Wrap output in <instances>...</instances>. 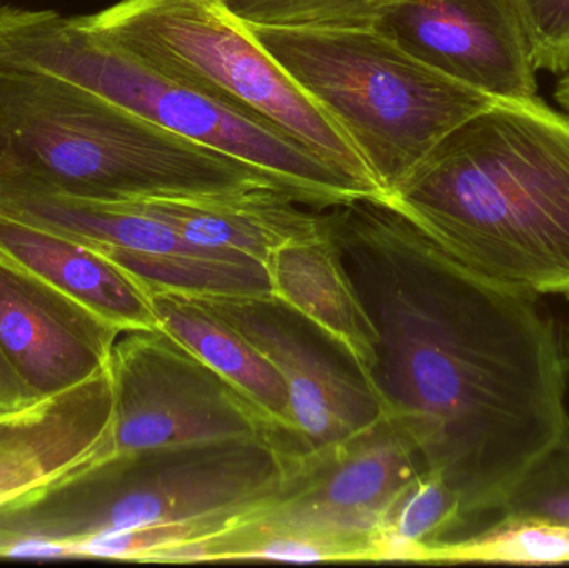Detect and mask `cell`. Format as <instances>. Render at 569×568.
I'll list each match as a JSON object with an SVG mask.
<instances>
[{"label": "cell", "mask_w": 569, "mask_h": 568, "mask_svg": "<svg viewBox=\"0 0 569 568\" xmlns=\"http://www.w3.org/2000/svg\"><path fill=\"white\" fill-rule=\"evenodd\" d=\"M320 217L378 332L385 416L457 494L465 536L569 440L560 333L537 296L465 266L387 199Z\"/></svg>", "instance_id": "cell-1"}, {"label": "cell", "mask_w": 569, "mask_h": 568, "mask_svg": "<svg viewBox=\"0 0 569 568\" xmlns=\"http://www.w3.org/2000/svg\"><path fill=\"white\" fill-rule=\"evenodd\" d=\"M387 200L470 269L569 300V116L538 96L475 113Z\"/></svg>", "instance_id": "cell-2"}, {"label": "cell", "mask_w": 569, "mask_h": 568, "mask_svg": "<svg viewBox=\"0 0 569 568\" xmlns=\"http://www.w3.org/2000/svg\"><path fill=\"white\" fill-rule=\"evenodd\" d=\"M0 189L97 202L210 199L282 183L47 73L0 67ZM293 197V196H291Z\"/></svg>", "instance_id": "cell-3"}, {"label": "cell", "mask_w": 569, "mask_h": 568, "mask_svg": "<svg viewBox=\"0 0 569 568\" xmlns=\"http://www.w3.org/2000/svg\"><path fill=\"white\" fill-rule=\"evenodd\" d=\"M0 67L47 73L160 129L262 170L317 210L368 196L310 150L123 52L53 10L0 7Z\"/></svg>", "instance_id": "cell-4"}, {"label": "cell", "mask_w": 569, "mask_h": 568, "mask_svg": "<svg viewBox=\"0 0 569 568\" xmlns=\"http://www.w3.org/2000/svg\"><path fill=\"white\" fill-rule=\"evenodd\" d=\"M287 464L270 439L222 440L119 454L0 509L7 542L72 544L179 524L230 527L280 490Z\"/></svg>", "instance_id": "cell-5"}, {"label": "cell", "mask_w": 569, "mask_h": 568, "mask_svg": "<svg viewBox=\"0 0 569 568\" xmlns=\"http://www.w3.org/2000/svg\"><path fill=\"white\" fill-rule=\"evenodd\" d=\"M247 30L347 133L385 199L497 100L421 62L378 26Z\"/></svg>", "instance_id": "cell-6"}, {"label": "cell", "mask_w": 569, "mask_h": 568, "mask_svg": "<svg viewBox=\"0 0 569 568\" xmlns=\"http://www.w3.org/2000/svg\"><path fill=\"white\" fill-rule=\"evenodd\" d=\"M163 76L282 130L375 199H385L341 127L219 0H120L79 17Z\"/></svg>", "instance_id": "cell-7"}, {"label": "cell", "mask_w": 569, "mask_h": 568, "mask_svg": "<svg viewBox=\"0 0 569 568\" xmlns=\"http://www.w3.org/2000/svg\"><path fill=\"white\" fill-rule=\"evenodd\" d=\"M109 372L112 430L93 464L159 447L239 439L273 442L272 426L260 410L160 329L120 333Z\"/></svg>", "instance_id": "cell-8"}, {"label": "cell", "mask_w": 569, "mask_h": 568, "mask_svg": "<svg viewBox=\"0 0 569 568\" xmlns=\"http://www.w3.org/2000/svg\"><path fill=\"white\" fill-rule=\"evenodd\" d=\"M196 299L242 333L287 383L291 437L284 462L331 449L383 419V403L350 349L290 303L273 293Z\"/></svg>", "instance_id": "cell-9"}, {"label": "cell", "mask_w": 569, "mask_h": 568, "mask_svg": "<svg viewBox=\"0 0 569 568\" xmlns=\"http://www.w3.org/2000/svg\"><path fill=\"white\" fill-rule=\"evenodd\" d=\"M421 470L410 440L385 416L343 444L287 464L277 496L243 520L340 544L357 562L378 560L385 512Z\"/></svg>", "instance_id": "cell-10"}, {"label": "cell", "mask_w": 569, "mask_h": 568, "mask_svg": "<svg viewBox=\"0 0 569 568\" xmlns=\"http://www.w3.org/2000/svg\"><path fill=\"white\" fill-rule=\"evenodd\" d=\"M377 26L421 62L493 99L538 96L515 0H413L388 9Z\"/></svg>", "instance_id": "cell-11"}, {"label": "cell", "mask_w": 569, "mask_h": 568, "mask_svg": "<svg viewBox=\"0 0 569 568\" xmlns=\"http://www.w3.org/2000/svg\"><path fill=\"white\" fill-rule=\"evenodd\" d=\"M120 330L0 253V349L37 399L109 366Z\"/></svg>", "instance_id": "cell-12"}, {"label": "cell", "mask_w": 569, "mask_h": 568, "mask_svg": "<svg viewBox=\"0 0 569 568\" xmlns=\"http://www.w3.org/2000/svg\"><path fill=\"white\" fill-rule=\"evenodd\" d=\"M112 420L109 366L72 389L0 413V506L93 464Z\"/></svg>", "instance_id": "cell-13"}, {"label": "cell", "mask_w": 569, "mask_h": 568, "mask_svg": "<svg viewBox=\"0 0 569 568\" xmlns=\"http://www.w3.org/2000/svg\"><path fill=\"white\" fill-rule=\"evenodd\" d=\"M0 253L69 293L120 332L159 329L152 293L87 243L0 213Z\"/></svg>", "instance_id": "cell-14"}, {"label": "cell", "mask_w": 569, "mask_h": 568, "mask_svg": "<svg viewBox=\"0 0 569 568\" xmlns=\"http://www.w3.org/2000/svg\"><path fill=\"white\" fill-rule=\"evenodd\" d=\"M130 207L172 227L206 249L243 253L267 263L273 250L320 227V213L300 209L276 189L210 199L127 200Z\"/></svg>", "instance_id": "cell-15"}, {"label": "cell", "mask_w": 569, "mask_h": 568, "mask_svg": "<svg viewBox=\"0 0 569 568\" xmlns=\"http://www.w3.org/2000/svg\"><path fill=\"white\" fill-rule=\"evenodd\" d=\"M267 269L273 296L337 337L370 372L378 332L321 217L313 233L273 250Z\"/></svg>", "instance_id": "cell-16"}, {"label": "cell", "mask_w": 569, "mask_h": 568, "mask_svg": "<svg viewBox=\"0 0 569 568\" xmlns=\"http://www.w3.org/2000/svg\"><path fill=\"white\" fill-rule=\"evenodd\" d=\"M152 306L162 332L212 367L269 420L273 444L287 459L291 437L290 396L276 366L193 296L153 292Z\"/></svg>", "instance_id": "cell-17"}, {"label": "cell", "mask_w": 569, "mask_h": 568, "mask_svg": "<svg viewBox=\"0 0 569 568\" xmlns=\"http://www.w3.org/2000/svg\"><path fill=\"white\" fill-rule=\"evenodd\" d=\"M93 249L136 277L150 293L196 297L272 293L267 263L252 257L150 256L109 247Z\"/></svg>", "instance_id": "cell-18"}, {"label": "cell", "mask_w": 569, "mask_h": 568, "mask_svg": "<svg viewBox=\"0 0 569 568\" xmlns=\"http://www.w3.org/2000/svg\"><path fill=\"white\" fill-rule=\"evenodd\" d=\"M463 532L457 494L437 474L421 470L385 512L378 530V560L425 562L431 549Z\"/></svg>", "instance_id": "cell-19"}, {"label": "cell", "mask_w": 569, "mask_h": 568, "mask_svg": "<svg viewBox=\"0 0 569 568\" xmlns=\"http://www.w3.org/2000/svg\"><path fill=\"white\" fill-rule=\"evenodd\" d=\"M431 564H569V527L528 517H495L480 530L440 544Z\"/></svg>", "instance_id": "cell-20"}, {"label": "cell", "mask_w": 569, "mask_h": 568, "mask_svg": "<svg viewBox=\"0 0 569 568\" xmlns=\"http://www.w3.org/2000/svg\"><path fill=\"white\" fill-rule=\"evenodd\" d=\"M246 27L266 29H353L380 22L385 0H219Z\"/></svg>", "instance_id": "cell-21"}, {"label": "cell", "mask_w": 569, "mask_h": 568, "mask_svg": "<svg viewBox=\"0 0 569 568\" xmlns=\"http://www.w3.org/2000/svg\"><path fill=\"white\" fill-rule=\"evenodd\" d=\"M495 517H528L569 527V440L527 474Z\"/></svg>", "instance_id": "cell-22"}, {"label": "cell", "mask_w": 569, "mask_h": 568, "mask_svg": "<svg viewBox=\"0 0 569 568\" xmlns=\"http://www.w3.org/2000/svg\"><path fill=\"white\" fill-rule=\"evenodd\" d=\"M530 37L538 70H569V0H515Z\"/></svg>", "instance_id": "cell-23"}, {"label": "cell", "mask_w": 569, "mask_h": 568, "mask_svg": "<svg viewBox=\"0 0 569 568\" xmlns=\"http://www.w3.org/2000/svg\"><path fill=\"white\" fill-rule=\"evenodd\" d=\"M36 396L26 382L20 379L6 353L0 349V413L13 412L36 402Z\"/></svg>", "instance_id": "cell-24"}, {"label": "cell", "mask_w": 569, "mask_h": 568, "mask_svg": "<svg viewBox=\"0 0 569 568\" xmlns=\"http://www.w3.org/2000/svg\"><path fill=\"white\" fill-rule=\"evenodd\" d=\"M0 557L7 559H70V547L67 544L56 542V540L37 539V537H27V539L16 540L0 550Z\"/></svg>", "instance_id": "cell-25"}, {"label": "cell", "mask_w": 569, "mask_h": 568, "mask_svg": "<svg viewBox=\"0 0 569 568\" xmlns=\"http://www.w3.org/2000/svg\"><path fill=\"white\" fill-rule=\"evenodd\" d=\"M555 99H557V102L567 110L569 116V70L567 76H565L563 79L560 80V83H558L557 89H555Z\"/></svg>", "instance_id": "cell-26"}, {"label": "cell", "mask_w": 569, "mask_h": 568, "mask_svg": "<svg viewBox=\"0 0 569 568\" xmlns=\"http://www.w3.org/2000/svg\"><path fill=\"white\" fill-rule=\"evenodd\" d=\"M561 352H563L565 366L569 370V316L560 333Z\"/></svg>", "instance_id": "cell-27"}, {"label": "cell", "mask_w": 569, "mask_h": 568, "mask_svg": "<svg viewBox=\"0 0 569 568\" xmlns=\"http://www.w3.org/2000/svg\"><path fill=\"white\" fill-rule=\"evenodd\" d=\"M387 2L388 9L391 7L400 6V3L413 2V0H385Z\"/></svg>", "instance_id": "cell-28"}]
</instances>
